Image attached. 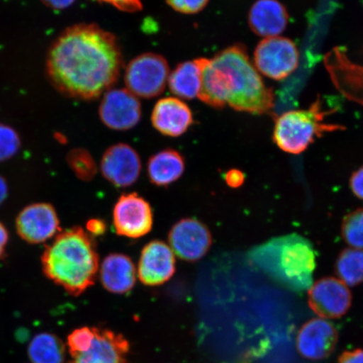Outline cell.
<instances>
[{
	"instance_id": "cb8c5ba5",
	"label": "cell",
	"mask_w": 363,
	"mask_h": 363,
	"mask_svg": "<svg viewBox=\"0 0 363 363\" xmlns=\"http://www.w3.org/2000/svg\"><path fill=\"white\" fill-rule=\"evenodd\" d=\"M342 233L349 246L363 250V208L354 211L344 218Z\"/></svg>"
},
{
	"instance_id": "7c38bea8",
	"label": "cell",
	"mask_w": 363,
	"mask_h": 363,
	"mask_svg": "<svg viewBox=\"0 0 363 363\" xmlns=\"http://www.w3.org/2000/svg\"><path fill=\"white\" fill-rule=\"evenodd\" d=\"M60 226L52 204L35 203L25 207L16 218V230L20 237L30 244L47 242L55 235Z\"/></svg>"
},
{
	"instance_id": "277c9868",
	"label": "cell",
	"mask_w": 363,
	"mask_h": 363,
	"mask_svg": "<svg viewBox=\"0 0 363 363\" xmlns=\"http://www.w3.org/2000/svg\"><path fill=\"white\" fill-rule=\"evenodd\" d=\"M250 257L277 283L294 291L311 288L316 255L310 240L297 234L276 238L252 250Z\"/></svg>"
},
{
	"instance_id": "30bf717a",
	"label": "cell",
	"mask_w": 363,
	"mask_h": 363,
	"mask_svg": "<svg viewBox=\"0 0 363 363\" xmlns=\"http://www.w3.org/2000/svg\"><path fill=\"white\" fill-rule=\"evenodd\" d=\"M169 247L180 259L195 262L206 255L212 245L207 226L196 219L181 220L170 230Z\"/></svg>"
},
{
	"instance_id": "8fae6325",
	"label": "cell",
	"mask_w": 363,
	"mask_h": 363,
	"mask_svg": "<svg viewBox=\"0 0 363 363\" xmlns=\"http://www.w3.org/2000/svg\"><path fill=\"white\" fill-rule=\"evenodd\" d=\"M308 306L324 319H337L348 311L352 294L347 285L335 278L318 280L308 289Z\"/></svg>"
},
{
	"instance_id": "2e32d148",
	"label": "cell",
	"mask_w": 363,
	"mask_h": 363,
	"mask_svg": "<svg viewBox=\"0 0 363 363\" xmlns=\"http://www.w3.org/2000/svg\"><path fill=\"white\" fill-rule=\"evenodd\" d=\"M94 329L89 350L72 357L71 363H130V343L123 335L111 330Z\"/></svg>"
},
{
	"instance_id": "603a6c76",
	"label": "cell",
	"mask_w": 363,
	"mask_h": 363,
	"mask_svg": "<svg viewBox=\"0 0 363 363\" xmlns=\"http://www.w3.org/2000/svg\"><path fill=\"white\" fill-rule=\"evenodd\" d=\"M339 279L347 286L363 283V250L349 248L340 252L337 261Z\"/></svg>"
},
{
	"instance_id": "4316f807",
	"label": "cell",
	"mask_w": 363,
	"mask_h": 363,
	"mask_svg": "<svg viewBox=\"0 0 363 363\" xmlns=\"http://www.w3.org/2000/svg\"><path fill=\"white\" fill-rule=\"evenodd\" d=\"M94 329L82 328L76 329L67 337V347L72 357L86 352L92 347Z\"/></svg>"
},
{
	"instance_id": "484cf974",
	"label": "cell",
	"mask_w": 363,
	"mask_h": 363,
	"mask_svg": "<svg viewBox=\"0 0 363 363\" xmlns=\"http://www.w3.org/2000/svg\"><path fill=\"white\" fill-rule=\"evenodd\" d=\"M19 135L11 126L0 123V162H6L19 152Z\"/></svg>"
},
{
	"instance_id": "e575fe53",
	"label": "cell",
	"mask_w": 363,
	"mask_h": 363,
	"mask_svg": "<svg viewBox=\"0 0 363 363\" xmlns=\"http://www.w3.org/2000/svg\"><path fill=\"white\" fill-rule=\"evenodd\" d=\"M9 242V233L1 222H0V259L6 255V250Z\"/></svg>"
},
{
	"instance_id": "836d02e7",
	"label": "cell",
	"mask_w": 363,
	"mask_h": 363,
	"mask_svg": "<svg viewBox=\"0 0 363 363\" xmlns=\"http://www.w3.org/2000/svg\"><path fill=\"white\" fill-rule=\"evenodd\" d=\"M87 230L92 235H101L106 231V225L101 220H91L88 222Z\"/></svg>"
},
{
	"instance_id": "7a4b0ae2",
	"label": "cell",
	"mask_w": 363,
	"mask_h": 363,
	"mask_svg": "<svg viewBox=\"0 0 363 363\" xmlns=\"http://www.w3.org/2000/svg\"><path fill=\"white\" fill-rule=\"evenodd\" d=\"M198 99L213 108L229 106L252 115L269 113L275 99L274 91L267 87L242 44L222 50L212 58L203 57Z\"/></svg>"
},
{
	"instance_id": "5b68a950",
	"label": "cell",
	"mask_w": 363,
	"mask_h": 363,
	"mask_svg": "<svg viewBox=\"0 0 363 363\" xmlns=\"http://www.w3.org/2000/svg\"><path fill=\"white\" fill-rule=\"evenodd\" d=\"M330 113L322 108L318 96L308 110L289 111L277 117L272 138L282 151L298 155L324 133L344 129L342 125L326 123Z\"/></svg>"
},
{
	"instance_id": "ac0fdd59",
	"label": "cell",
	"mask_w": 363,
	"mask_h": 363,
	"mask_svg": "<svg viewBox=\"0 0 363 363\" xmlns=\"http://www.w3.org/2000/svg\"><path fill=\"white\" fill-rule=\"evenodd\" d=\"M289 20L287 9L279 0H257L248 16L250 29L263 38L279 36L287 28Z\"/></svg>"
},
{
	"instance_id": "83f0119b",
	"label": "cell",
	"mask_w": 363,
	"mask_h": 363,
	"mask_svg": "<svg viewBox=\"0 0 363 363\" xmlns=\"http://www.w3.org/2000/svg\"><path fill=\"white\" fill-rule=\"evenodd\" d=\"M167 4L177 12L194 15L201 12L210 0H166Z\"/></svg>"
},
{
	"instance_id": "9c48e42d",
	"label": "cell",
	"mask_w": 363,
	"mask_h": 363,
	"mask_svg": "<svg viewBox=\"0 0 363 363\" xmlns=\"http://www.w3.org/2000/svg\"><path fill=\"white\" fill-rule=\"evenodd\" d=\"M101 120L115 130L133 129L142 118L139 98L126 89H111L103 94L99 108Z\"/></svg>"
},
{
	"instance_id": "d4e9b609",
	"label": "cell",
	"mask_w": 363,
	"mask_h": 363,
	"mask_svg": "<svg viewBox=\"0 0 363 363\" xmlns=\"http://www.w3.org/2000/svg\"><path fill=\"white\" fill-rule=\"evenodd\" d=\"M68 162L81 179H91L96 174L97 169L93 158L84 150H77L69 154Z\"/></svg>"
},
{
	"instance_id": "d590c367",
	"label": "cell",
	"mask_w": 363,
	"mask_h": 363,
	"mask_svg": "<svg viewBox=\"0 0 363 363\" xmlns=\"http://www.w3.org/2000/svg\"><path fill=\"white\" fill-rule=\"evenodd\" d=\"M9 188L7 182L4 177L0 175V206L6 201L8 197Z\"/></svg>"
},
{
	"instance_id": "4dcf8cb0",
	"label": "cell",
	"mask_w": 363,
	"mask_h": 363,
	"mask_svg": "<svg viewBox=\"0 0 363 363\" xmlns=\"http://www.w3.org/2000/svg\"><path fill=\"white\" fill-rule=\"evenodd\" d=\"M225 179L231 188H239L244 183L245 176L242 171L231 169L226 172Z\"/></svg>"
},
{
	"instance_id": "f1b7e54d",
	"label": "cell",
	"mask_w": 363,
	"mask_h": 363,
	"mask_svg": "<svg viewBox=\"0 0 363 363\" xmlns=\"http://www.w3.org/2000/svg\"><path fill=\"white\" fill-rule=\"evenodd\" d=\"M95 1L110 4L118 10L125 12H138L143 9L140 0H95Z\"/></svg>"
},
{
	"instance_id": "4fadbf2b",
	"label": "cell",
	"mask_w": 363,
	"mask_h": 363,
	"mask_svg": "<svg viewBox=\"0 0 363 363\" xmlns=\"http://www.w3.org/2000/svg\"><path fill=\"white\" fill-rule=\"evenodd\" d=\"M102 174L116 187H128L138 181L142 162L135 150L125 143L108 147L101 160Z\"/></svg>"
},
{
	"instance_id": "9a60e30c",
	"label": "cell",
	"mask_w": 363,
	"mask_h": 363,
	"mask_svg": "<svg viewBox=\"0 0 363 363\" xmlns=\"http://www.w3.org/2000/svg\"><path fill=\"white\" fill-rule=\"evenodd\" d=\"M337 339V330L333 324L325 319H313L298 331L297 349L308 359H324L333 352Z\"/></svg>"
},
{
	"instance_id": "6da1fadb",
	"label": "cell",
	"mask_w": 363,
	"mask_h": 363,
	"mask_svg": "<svg viewBox=\"0 0 363 363\" xmlns=\"http://www.w3.org/2000/svg\"><path fill=\"white\" fill-rule=\"evenodd\" d=\"M123 58L115 35L95 24L68 27L49 49L50 82L66 96L92 101L119 79Z\"/></svg>"
},
{
	"instance_id": "7402d4cb",
	"label": "cell",
	"mask_w": 363,
	"mask_h": 363,
	"mask_svg": "<svg viewBox=\"0 0 363 363\" xmlns=\"http://www.w3.org/2000/svg\"><path fill=\"white\" fill-rule=\"evenodd\" d=\"M33 363H63L65 346L62 340L51 333H40L30 340L27 349Z\"/></svg>"
},
{
	"instance_id": "d6a6232c",
	"label": "cell",
	"mask_w": 363,
	"mask_h": 363,
	"mask_svg": "<svg viewBox=\"0 0 363 363\" xmlns=\"http://www.w3.org/2000/svg\"><path fill=\"white\" fill-rule=\"evenodd\" d=\"M45 6L53 9V10H65L70 7L75 0H40Z\"/></svg>"
},
{
	"instance_id": "3957f363",
	"label": "cell",
	"mask_w": 363,
	"mask_h": 363,
	"mask_svg": "<svg viewBox=\"0 0 363 363\" xmlns=\"http://www.w3.org/2000/svg\"><path fill=\"white\" fill-rule=\"evenodd\" d=\"M44 274L68 294L78 296L92 286L99 271V257L92 238L75 227L58 234L45 248Z\"/></svg>"
},
{
	"instance_id": "f546056e",
	"label": "cell",
	"mask_w": 363,
	"mask_h": 363,
	"mask_svg": "<svg viewBox=\"0 0 363 363\" xmlns=\"http://www.w3.org/2000/svg\"><path fill=\"white\" fill-rule=\"evenodd\" d=\"M350 186L353 194L363 201V166L352 175Z\"/></svg>"
},
{
	"instance_id": "1f68e13d",
	"label": "cell",
	"mask_w": 363,
	"mask_h": 363,
	"mask_svg": "<svg viewBox=\"0 0 363 363\" xmlns=\"http://www.w3.org/2000/svg\"><path fill=\"white\" fill-rule=\"evenodd\" d=\"M339 363H363V350L345 352L340 355Z\"/></svg>"
},
{
	"instance_id": "ffe728a7",
	"label": "cell",
	"mask_w": 363,
	"mask_h": 363,
	"mask_svg": "<svg viewBox=\"0 0 363 363\" xmlns=\"http://www.w3.org/2000/svg\"><path fill=\"white\" fill-rule=\"evenodd\" d=\"M203 57L181 62L170 72L167 85L174 97L182 101L199 98L202 88Z\"/></svg>"
},
{
	"instance_id": "d6986e66",
	"label": "cell",
	"mask_w": 363,
	"mask_h": 363,
	"mask_svg": "<svg viewBox=\"0 0 363 363\" xmlns=\"http://www.w3.org/2000/svg\"><path fill=\"white\" fill-rule=\"evenodd\" d=\"M101 279L104 287L108 292L118 294L129 292L135 284L134 263L124 254H111L102 262Z\"/></svg>"
},
{
	"instance_id": "ba28073f",
	"label": "cell",
	"mask_w": 363,
	"mask_h": 363,
	"mask_svg": "<svg viewBox=\"0 0 363 363\" xmlns=\"http://www.w3.org/2000/svg\"><path fill=\"white\" fill-rule=\"evenodd\" d=\"M116 233L128 238H140L151 231L153 214L151 206L138 194L121 195L113 211Z\"/></svg>"
},
{
	"instance_id": "52a82bcc",
	"label": "cell",
	"mask_w": 363,
	"mask_h": 363,
	"mask_svg": "<svg viewBox=\"0 0 363 363\" xmlns=\"http://www.w3.org/2000/svg\"><path fill=\"white\" fill-rule=\"evenodd\" d=\"M253 58L259 74L272 80L283 81L297 69L299 52L291 39L274 36L257 44Z\"/></svg>"
},
{
	"instance_id": "44dd1931",
	"label": "cell",
	"mask_w": 363,
	"mask_h": 363,
	"mask_svg": "<svg viewBox=\"0 0 363 363\" xmlns=\"http://www.w3.org/2000/svg\"><path fill=\"white\" fill-rule=\"evenodd\" d=\"M185 162L174 149H165L149 159L147 174L152 183L157 186L169 185L183 175Z\"/></svg>"
},
{
	"instance_id": "e0dca14e",
	"label": "cell",
	"mask_w": 363,
	"mask_h": 363,
	"mask_svg": "<svg viewBox=\"0 0 363 363\" xmlns=\"http://www.w3.org/2000/svg\"><path fill=\"white\" fill-rule=\"evenodd\" d=\"M152 124L162 135L178 138L193 124V113L188 104L176 97L159 99L152 112Z\"/></svg>"
},
{
	"instance_id": "5bb4252c",
	"label": "cell",
	"mask_w": 363,
	"mask_h": 363,
	"mask_svg": "<svg viewBox=\"0 0 363 363\" xmlns=\"http://www.w3.org/2000/svg\"><path fill=\"white\" fill-rule=\"evenodd\" d=\"M175 271V255L169 245L153 240L143 248L138 269L140 282L147 286L162 285L171 279Z\"/></svg>"
},
{
	"instance_id": "8992f818",
	"label": "cell",
	"mask_w": 363,
	"mask_h": 363,
	"mask_svg": "<svg viewBox=\"0 0 363 363\" xmlns=\"http://www.w3.org/2000/svg\"><path fill=\"white\" fill-rule=\"evenodd\" d=\"M169 74V65L164 57L157 53L140 54L125 67V89L138 98H155L164 92Z\"/></svg>"
}]
</instances>
